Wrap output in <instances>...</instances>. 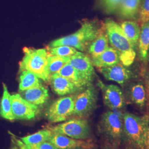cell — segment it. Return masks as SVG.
Masks as SVG:
<instances>
[{"label": "cell", "instance_id": "obj_29", "mask_svg": "<svg viewBox=\"0 0 149 149\" xmlns=\"http://www.w3.org/2000/svg\"><path fill=\"white\" fill-rule=\"evenodd\" d=\"M123 0H100L102 9L108 14L117 12Z\"/></svg>", "mask_w": 149, "mask_h": 149}, {"label": "cell", "instance_id": "obj_14", "mask_svg": "<svg viewBox=\"0 0 149 149\" xmlns=\"http://www.w3.org/2000/svg\"><path fill=\"white\" fill-rule=\"evenodd\" d=\"M48 141L59 149H74L92 145L85 140L71 138L60 134L53 133Z\"/></svg>", "mask_w": 149, "mask_h": 149}, {"label": "cell", "instance_id": "obj_23", "mask_svg": "<svg viewBox=\"0 0 149 149\" xmlns=\"http://www.w3.org/2000/svg\"><path fill=\"white\" fill-rule=\"evenodd\" d=\"M11 96L7 87L3 84V95L0 102V116L6 120L13 121L15 119L12 112Z\"/></svg>", "mask_w": 149, "mask_h": 149}, {"label": "cell", "instance_id": "obj_28", "mask_svg": "<svg viewBox=\"0 0 149 149\" xmlns=\"http://www.w3.org/2000/svg\"><path fill=\"white\" fill-rule=\"evenodd\" d=\"M47 50L50 55L68 58H70L77 52L75 48L67 45L49 47Z\"/></svg>", "mask_w": 149, "mask_h": 149}, {"label": "cell", "instance_id": "obj_11", "mask_svg": "<svg viewBox=\"0 0 149 149\" xmlns=\"http://www.w3.org/2000/svg\"><path fill=\"white\" fill-rule=\"evenodd\" d=\"M101 74L106 80L124 86L133 76V72L121 63L111 66L100 68Z\"/></svg>", "mask_w": 149, "mask_h": 149}, {"label": "cell", "instance_id": "obj_12", "mask_svg": "<svg viewBox=\"0 0 149 149\" xmlns=\"http://www.w3.org/2000/svg\"><path fill=\"white\" fill-rule=\"evenodd\" d=\"M69 63L92 83L95 76L94 66L92 60L87 55L81 52L77 51L70 58Z\"/></svg>", "mask_w": 149, "mask_h": 149}, {"label": "cell", "instance_id": "obj_20", "mask_svg": "<svg viewBox=\"0 0 149 149\" xmlns=\"http://www.w3.org/2000/svg\"><path fill=\"white\" fill-rule=\"evenodd\" d=\"M37 75L24 70L21 71L19 77V90L20 92L30 88L42 86V82Z\"/></svg>", "mask_w": 149, "mask_h": 149}, {"label": "cell", "instance_id": "obj_31", "mask_svg": "<svg viewBox=\"0 0 149 149\" xmlns=\"http://www.w3.org/2000/svg\"><path fill=\"white\" fill-rule=\"evenodd\" d=\"M145 149H149V125L147 127L146 134H145Z\"/></svg>", "mask_w": 149, "mask_h": 149}, {"label": "cell", "instance_id": "obj_26", "mask_svg": "<svg viewBox=\"0 0 149 149\" xmlns=\"http://www.w3.org/2000/svg\"><path fill=\"white\" fill-rule=\"evenodd\" d=\"M70 58L62 57L49 54L48 59V68L50 76L58 74L64 66L69 63Z\"/></svg>", "mask_w": 149, "mask_h": 149}, {"label": "cell", "instance_id": "obj_35", "mask_svg": "<svg viewBox=\"0 0 149 149\" xmlns=\"http://www.w3.org/2000/svg\"><path fill=\"white\" fill-rule=\"evenodd\" d=\"M148 118H149V116H148Z\"/></svg>", "mask_w": 149, "mask_h": 149}, {"label": "cell", "instance_id": "obj_10", "mask_svg": "<svg viewBox=\"0 0 149 149\" xmlns=\"http://www.w3.org/2000/svg\"><path fill=\"white\" fill-rule=\"evenodd\" d=\"M11 99L12 112L15 119L31 120L39 113L38 106L27 102L20 94L11 95Z\"/></svg>", "mask_w": 149, "mask_h": 149}, {"label": "cell", "instance_id": "obj_21", "mask_svg": "<svg viewBox=\"0 0 149 149\" xmlns=\"http://www.w3.org/2000/svg\"><path fill=\"white\" fill-rule=\"evenodd\" d=\"M120 26L126 37L136 49L138 47L139 38L140 33V28L135 22L125 21L123 22Z\"/></svg>", "mask_w": 149, "mask_h": 149}, {"label": "cell", "instance_id": "obj_2", "mask_svg": "<svg viewBox=\"0 0 149 149\" xmlns=\"http://www.w3.org/2000/svg\"><path fill=\"white\" fill-rule=\"evenodd\" d=\"M103 28V26L101 27L97 22H86L76 32L52 41L49 47L67 45L81 52H85L88 49L91 43L98 37Z\"/></svg>", "mask_w": 149, "mask_h": 149}, {"label": "cell", "instance_id": "obj_30", "mask_svg": "<svg viewBox=\"0 0 149 149\" xmlns=\"http://www.w3.org/2000/svg\"><path fill=\"white\" fill-rule=\"evenodd\" d=\"M138 14L141 24L149 22V0H141Z\"/></svg>", "mask_w": 149, "mask_h": 149}, {"label": "cell", "instance_id": "obj_7", "mask_svg": "<svg viewBox=\"0 0 149 149\" xmlns=\"http://www.w3.org/2000/svg\"><path fill=\"white\" fill-rule=\"evenodd\" d=\"M74 95L63 96L48 107L45 115L49 122H63L73 116Z\"/></svg>", "mask_w": 149, "mask_h": 149}, {"label": "cell", "instance_id": "obj_34", "mask_svg": "<svg viewBox=\"0 0 149 149\" xmlns=\"http://www.w3.org/2000/svg\"><path fill=\"white\" fill-rule=\"evenodd\" d=\"M18 149V148H17V147H15V148H13V149Z\"/></svg>", "mask_w": 149, "mask_h": 149}, {"label": "cell", "instance_id": "obj_25", "mask_svg": "<svg viewBox=\"0 0 149 149\" xmlns=\"http://www.w3.org/2000/svg\"><path fill=\"white\" fill-rule=\"evenodd\" d=\"M131 100L139 107L145 106L146 102V91L144 85L141 83L135 84L130 88Z\"/></svg>", "mask_w": 149, "mask_h": 149}, {"label": "cell", "instance_id": "obj_22", "mask_svg": "<svg viewBox=\"0 0 149 149\" xmlns=\"http://www.w3.org/2000/svg\"><path fill=\"white\" fill-rule=\"evenodd\" d=\"M141 0H123L118 11L123 18H133L138 15Z\"/></svg>", "mask_w": 149, "mask_h": 149}, {"label": "cell", "instance_id": "obj_33", "mask_svg": "<svg viewBox=\"0 0 149 149\" xmlns=\"http://www.w3.org/2000/svg\"><path fill=\"white\" fill-rule=\"evenodd\" d=\"M95 149L93 147V145H91L90 146H81V147H79V148H76L75 149Z\"/></svg>", "mask_w": 149, "mask_h": 149}, {"label": "cell", "instance_id": "obj_18", "mask_svg": "<svg viewBox=\"0 0 149 149\" xmlns=\"http://www.w3.org/2000/svg\"><path fill=\"white\" fill-rule=\"evenodd\" d=\"M109 47L108 38L103 26L98 37L91 43L88 48V51L92 59L102 53Z\"/></svg>", "mask_w": 149, "mask_h": 149}, {"label": "cell", "instance_id": "obj_5", "mask_svg": "<svg viewBox=\"0 0 149 149\" xmlns=\"http://www.w3.org/2000/svg\"><path fill=\"white\" fill-rule=\"evenodd\" d=\"M49 129L53 133L60 134L70 138L85 140L90 136V127L84 118H73L66 120Z\"/></svg>", "mask_w": 149, "mask_h": 149}, {"label": "cell", "instance_id": "obj_27", "mask_svg": "<svg viewBox=\"0 0 149 149\" xmlns=\"http://www.w3.org/2000/svg\"><path fill=\"white\" fill-rule=\"evenodd\" d=\"M13 141L18 149H59L49 141H45L36 145H26L19 138L12 135Z\"/></svg>", "mask_w": 149, "mask_h": 149}, {"label": "cell", "instance_id": "obj_15", "mask_svg": "<svg viewBox=\"0 0 149 149\" xmlns=\"http://www.w3.org/2000/svg\"><path fill=\"white\" fill-rule=\"evenodd\" d=\"M19 94L27 102L36 106L45 104L49 98L48 90L43 86L21 91Z\"/></svg>", "mask_w": 149, "mask_h": 149}, {"label": "cell", "instance_id": "obj_9", "mask_svg": "<svg viewBox=\"0 0 149 149\" xmlns=\"http://www.w3.org/2000/svg\"><path fill=\"white\" fill-rule=\"evenodd\" d=\"M97 85L101 90L104 104L111 110L120 109L125 106V97L119 87L105 84L101 80H98Z\"/></svg>", "mask_w": 149, "mask_h": 149}, {"label": "cell", "instance_id": "obj_19", "mask_svg": "<svg viewBox=\"0 0 149 149\" xmlns=\"http://www.w3.org/2000/svg\"><path fill=\"white\" fill-rule=\"evenodd\" d=\"M138 48L140 58L145 61L149 52V22L141 24Z\"/></svg>", "mask_w": 149, "mask_h": 149}, {"label": "cell", "instance_id": "obj_3", "mask_svg": "<svg viewBox=\"0 0 149 149\" xmlns=\"http://www.w3.org/2000/svg\"><path fill=\"white\" fill-rule=\"evenodd\" d=\"M49 53L45 49L24 48V56L19 63V71L27 70L45 82H49L48 68Z\"/></svg>", "mask_w": 149, "mask_h": 149}, {"label": "cell", "instance_id": "obj_8", "mask_svg": "<svg viewBox=\"0 0 149 149\" xmlns=\"http://www.w3.org/2000/svg\"><path fill=\"white\" fill-rule=\"evenodd\" d=\"M102 132L109 140L119 142L123 134V114L117 110H108L102 116L100 123Z\"/></svg>", "mask_w": 149, "mask_h": 149}, {"label": "cell", "instance_id": "obj_4", "mask_svg": "<svg viewBox=\"0 0 149 149\" xmlns=\"http://www.w3.org/2000/svg\"><path fill=\"white\" fill-rule=\"evenodd\" d=\"M123 134L129 143L136 149H145V134L149 125L148 116L139 117L125 113L123 114Z\"/></svg>", "mask_w": 149, "mask_h": 149}, {"label": "cell", "instance_id": "obj_24", "mask_svg": "<svg viewBox=\"0 0 149 149\" xmlns=\"http://www.w3.org/2000/svg\"><path fill=\"white\" fill-rule=\"evenodd\" d=\"M53 134L52 132L48 128L39 130L36 133L19 138L24 144L26 145H36L48 141Z\"/></svg>", "mask_w": 149, "mask_h": 149}, {"label": "cell", "instance_id": "obj_1", "mask_svg": "<svg viewBox=\"0 0 149 149\" xmlns=\"http://www.w3.org/2000/svg\"><path fill=\"white\" fill-rule=\"evenodd\" d=\"M109 43L120 55L121 63L129 67L134 61L135 49L123 31L120 24L111 18H107L103 24Z\"/></svg>", "mask_w": 149, "mask_h": 149}, {"label": "cell", "instance_id": "obj_32", "mask_svg": "<svg viewBox=\"0 0 149 149\" xmlns=\"http://www.w3.org/2000/svg\"><path fill=\"white\" fill-rule=\"evenodd\" d=\"M146 88H147V95L149 98V72L146 79Z\"/></svg>", "mask_w": 149, "mask_h": 149}, {"label": "cell", "instance_id": "obj_16", "mask_svg": "<svg viewBox=\"0 0 149 149\" xmlns=\"http://www.w3.org/2000/svg\"><path fill=\"white\" fill-rule=\"evenodd\" d=\"M92 59L93 66L98 69L111 66L121 63L119 53L115 49L110 47L100 55Z\"/></svg>", "mask_w": 149, "mask_h": 149}, {"label": "cell", "instance_id": "obj_6", "mask_svg": "<svg viewBox=\"0 0 149 149\" xmlns=\"http://www.w3.org/2000/svg\"><path fill=\"white\" fill-rule=\"evenodd\" d=\"M97 101V90L92 85L76 93L72 116L80 118H85L90 116L96 108Z\"/></svg>", "mask_w": 149, "mask_h": 149}, {"label": "cell", "instance_id": "obj_13", "mask_svg": "<svg viewBox=\"0 0 149 149\" xmlns=\"http://www.w3.org/2000/svg\"><path fill=\"white\" fill-rule=\"evenodd\" d=\"M52 90L59 96L74 95L83 90L72 83L66 78L58 74L51 76L50 81Z\"/></svg>", "mask_w": 149, "mask_h": 149}, {"label": "cell", "instance_id": "obj_17", "mask_svg": "<svg viewBox=\"0 0 149 149\" xmlns=\"http://www.w3.org/2000/svg\"><path fill=\"white\" fill-rule=\"evenodd\" d=\"M58 74L66 78L81 90H84L91 83L69 63L61 69Z\"/></svg>", "mask_w": 149, "mask_h": 149}]
</instances>
